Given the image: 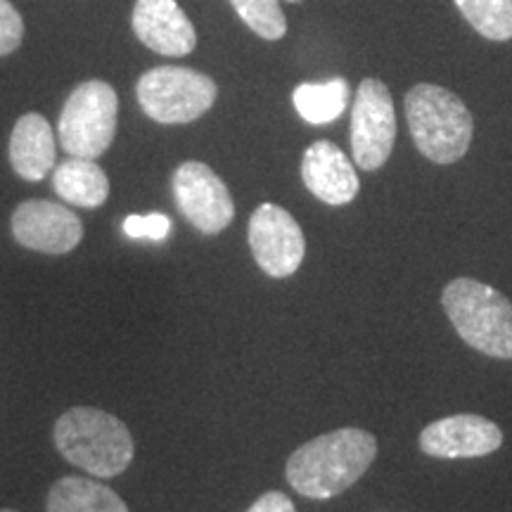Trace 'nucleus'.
<instances>
[{"label": "nucleus", "mask_w": 512, "mask_h": 512, "mask_svg": "<svg viewBox=\"0 0 512 512\" xmlns=\"http://www.w3.org/2000/svg\"><path fill=\"white\" fill-rule=\"evenodd\" d=\"M249 249L256 266L271 278H290L306 256L304 230L290 211L278 204H259L249 219Z\"/></svg>", "instance_id": "obj_8"}, {"label": "nucleus", "mask_w": 512, "mask_h": 512, "mask_svg": "<svg viewBox=\"0 0 512 512\" xmlns=\"http://www.w3.org/2000/svg\"><path fill=\"white\" fill-rule=\"evenodd\" d=\"M12 235L43 254H69L83 240V223L72 209L48 200L22 202L12 214Z\"/></svg>", "instance_id": "obj_10"}, {"label": "nucleus", "mask_w": 512, "mask_h": 512, "mask_svg": "<svg viewBox=\"0 0 512 512\" xmlns=\"http://www.w3.org/2000/svg\"><path fill=\"white\" fill-rule=\"evenodd\" d=\"M48 512H128L110 486L86 477H62L48 494Z\"/></svg>", "instance_id": "obj_16"}, {"label": "nucleus", "mask_w": 512, "mask_h": 512, "mask_svg": "<svg viewBox=\"0 0 512 512\" xmlns=\"http://www.w3.org/2000/svg\"><path fill=\"white\" fill-rule=\"evenodd\" d=\"M171 219L166 214H147V216H138V214H131L126 216L124 221V233L126 238L131 240H152V242H162L169 238L171 233Z\"/></svg>", "instance_id": "obj_20"}, {"label": "nucleus", "mask_w": 512, "mask_h": 512, "mask_svg": "<svg viewBox=\"0 0 512 512\" xmlns=\"http://www.w3.org/2000/svg\"><path fill=\"white\" fill-rule=\"evenodd\" d=\"M55 446L69 463L102 479L121 475L136 451L124 422L88 406L72 408L57 420Z\"/></svg>", "instance_id": "obj_2"}, {"label": "nucleus", "mask_w": 512, "mask_h": 512, "mask_svg": "<svg viewBox=\"0 0 512 512\" xmlns=\"http://www.w3.org/2000/svg\"><path fill=\"white\" fill-rule=\"evenodd\" d=\"M0 512H12V510H0Z\"/></svg>", "instance_id": "obj_24"}, {"label": "nucleus", "mask_w": 512, "mask_h": 512, "mask_svg": "<svg viewBox=\"0 0 512 512\" xmlns=\"http://www.w3.org/2000/svg\"><path fill=\"white\" fill-rule=\"evenodd\" d=\"M53 188L64 202L83 209H98L110 197V178L95 159L69 157L53 171Z\"/></svg>", "instance_id": "obj_15"}, {"label": "nucleus", "mask_w": 512, "mask_h": 512, "mask_svg": "<svg viewBox=\"0 0 512 512\" xmlns=\"http://www.w3.org/2000/svg\"><path fill=\"white\" fill-rule=\"evenodd\" d=\"M290 3H299V0H290Z\"/></svg>", "instance_id": "obj_23"}, {"label": "nucleus", "mask_w": 512, "mask_h": 512, "mask_svg": "<svg viewBox=\"0 0 512 512\" xmlns=\"http://www.w3.org/2000/svg\"><path fill=\"white\" fill-rule=\"evenodd\" d=\"M24 22L10 0H0V57L15 53L22 43Z\"/></svg>", "instance_id": "obj_21"}, {"label": "nucleus", "mask_w": 512, "mask_h": 512, "mask_svg": "<svg viewBox=\"0 0 512 512\" xmlns=\"http://www.w3.org/2000/svg\"><path fill=\"white\" fill-rule=\"evenodd\" d=\"M176 207L204 235H219L235 219V204L228 185L202 162H185L174 174Z\"/></svg>", "instance_id": "obj_9"}, {"label": "nucleus", "mask_w": 512, "mask_h": 512, "mask_svg": "<svg viewBox=\"0 0 512 512\" xmlns=\"http://www.w3.org/2000/svg\"><path fill=\"white\" fill-rule=\"evenodd\" d=\"M302 181L313 197L330 207L349 204L361 190L351 159L330 140H316L302 157Z\"/></svg>", "instance_id": "obj_13"}, {"label": "nucleus", "mask_w": 512, "mask_h": 512, "mask_svg": "<svg viewBox=\"0 0 512 512\" xmlns=\"http://www.w3.org/2000/svg\"><path fill=\"white\" fill-rule=\"evenodd\" d=\"M294 110L313 126L332 124L349 105V83L344 79H330L325 83H302L292 93Z\"/></svg>", "instance_id": "obj_17"}, {"label": "nucleus", "mask_w": 512, "mask_h": 512, "mask_svg": "<svg viewBox=\"0 0 512 512\" xmlns=\"http://www.w3.org/2000/svg\"><path fill=\"white\" fill-rule=\"evenodd\" d=\"M247 512H297V508H294L290 498L280 494V491H268V494L256 498L252 508Z\"/></svg>", "instance_id": "obj_22"}, {"label": "nucleus", "mask_w": 512, "mask_h": 512, "mask_svg": "<svg viewBox=\"0 0 512 512\" xmlns=\"http://www.w3.org/2000/svg\"><path fill=\"white\" fill-rule=\"evenodd\" d=\"M418 444L420 451L432 458H482L503 446V432L496 422L482 415L458 413L430 422L420 432Z\"/></svg>", "instance_id": "obj_11"}, {"label": "nucleus", "mask_w": 512, "mask_h": 512, "mask_svg": "<svg viewBox=\"0 0 512 512\" xmlns=\"http://www.w3.org/2000/svg\"><path fill=\"white\" fill-rule=\"evenodd\" d=\"M377 456V439L358 427L320 434L306 441L287 460V482L297 494L330 501L351 489Z\"/></svg>", "instance_id": "obj_1"}, {"label": "nucleus", "mask_w": 512, "mask_h": 512, "mask_svg": "<svg viewBox=\"0 0 512 512\" xmlns=\"http://www.w3.org/2000/svg\"><path fill=\"white\" fill-rule=\"evenodd\" d=\"M441 306L472 349L512 361V304L505 294L475 278H456L444 287Z\"/></svg>", "instance_id": "obj_4"}, {"label": "nucleus", "mask_w": 512, "mask_h": 512, "mask_svg": "<svg viewBox=\"0 0 512 512\" xmlns=\"http://www.w3.org/2000/svg\"><path fill=\"white\" fill-rule=\"evenodd\" d=\"M131 24L140 43L159 55L183 57L197 46L195 27L176 0H136Z\"/></svg>", "instance_id": "obj_12"}, {"label": "nucleus", "mask_w": 512, "mask_h": 512, "mask_svg": "<svg viewBox=\"0 0 512 512\" xmlns=\"http://www.w3.org/2000/svg\"><path fill=\"white\" fill-rule=\"evenodd\" d=\"M55 133L43 114L17 119L10 136V164L24 181H43L55 169Z\"/></svg>", "instance_id": "obj_14"}, {"label": "nucleus", "mask_w": 512, "mask_h": 512, "mask_svg": "<svg viewBox=\"0 0 512 512\" xmlns=\"http://www.w3.org/2000/svg\"><path fill=\"white\" fill-rule=\"evenodd\" d=\"M119 100L107 81H86L64 102L57 136L69 157L95 159L105 155L117 133Z\"/></svg>", "instance_id": "obj_5"}, {"label": "nucleus", "mask_w": 512, "mask_h": 512, "mask_svg": "<svg viewBox=\"0 0 512 512\" xmlns=\"http://www.w3.org/2000/svg\"><path fill=\"white\" fill-rule=\"evenodd\" d=\"M396 140V114L389 88L377 79L361 81L351 107V155L363 171L387 164Z\"/></svg>", "instance_id": "obj_7"}, {"label": "nucleus", "mask_w": 512, "mask_h": 512, "mask_svg": "<svg viewBox=\"0 0 512 512\" xmlns=\"http://www.w3.org/2000/svg\"><path fill=\"white\" fill-rule=\"evenodd\" d=\"M406 121L422 157L453 164L470 150L475 121L465 102L434 83H418L406 95Z\"/></svg>", "instance_id": "obj_3"}, {"label": "nucleus", "mask_w": 512, "mask_h": 512, "mask_svg": "<svg viewBox=\"0 0 512 512\" xmlns=\"http://www.w3.org/2000/svg\"><path fill=\"white\" fill-rule=\"evenodd\" d=\"M470 27L491 41L512 38V0H456Z\"/></svg>", "instance_id": "obj_18"}, {"label": "nucleus", "mask_w": 512, "mask_h": 512, "mask_svg": "<svg viewBox=\"0 0 512 512\" xmlns=\"http://www.w3.org/2000/svg\"><path fill=\"white\" fill-rule=\"evenodd\" d=\"M242 22L266 41H278L287 34V19L278 0H230Z\"/></svg>", "instance_id": "obj_19"}, {"label": "nucleus", "mask_w": 512, "mask_h": 512, "mask_svg": "<svg viewBox=\"0 0 512 512\" xmlns=\"http://www.w3.org/2000/svg\"><path fill=\"white\" fill-rule=\"evenodd\" d=\"M138 105L157 124H190L211 110L216 83L207 74L188 67H155L140 76Z\"/></svg>", "instance_id": "obj_6"}]
</instances>
